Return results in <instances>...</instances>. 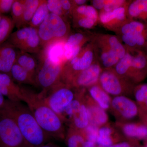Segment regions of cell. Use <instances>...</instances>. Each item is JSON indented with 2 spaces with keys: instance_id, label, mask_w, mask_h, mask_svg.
I'll return each mask as SVG.
<instances>
[{
  "instance_id": "cell-26",
  "label": "cell",
  "mask_w": 147,
  "mask_h": 147,
  "mask_svg": "<svg viewBox=\"0 0 147 147\" xmlns=\"http://www.w3.org/2000/svg\"><path fill=\"white\" fill-rule=\"evenodd\" d=\"M42 0H25L23 16L16 28L18 29L28 26Z\"/></svg>"
},
{
  "instance_id": "cell-43",
  "label": "cell",
  "mask_w": 147,
  "mask_h": 147,
  "mask_svg": "<svg viewBox=\"0 0 147 147\" xmlns=\"http://www.w3.org/2000/svg\"><path fill=\"white\" fill-rule=\"evenodd\" d=\"M95 144L86 140L80 147H95Z\"/></svg>"
},
{
  "instance_id": "cell-13",
  "label": "cell",
  "mask_w": 147,
  "mask_h": 147,
  "mask_svg": "<svg viewBox=\"0 0 147 147\" xmlns=\"http://www.w3.org/2000/svg\"><path fill=\"white\" fill-rule=\"evenodd\" d=\"M71 18L75 28L92 29L98 22V13L97 10L92 5H84L73 8Z\"/></svg>"
},
{
  "instance_id": "cell-15",
  "label": "cell",
  "mask_w": 147,
  "mask_h": 147,
  "mask_svg": "<svg viewBox=\"0 0 147 147\" xmlns=\"http://www.w3.org/2000/svg\"><path fill=\"white\" fill-rule=\"evenodd\" d=\"M94 35L79 32L69 35L64 45V56L66 61L75 57L82 48L92 39Z\"/></svg>"
},
{
  "instance_id": "cell-39",
  "label": "cell",
  "mask_w": 147,
  "mask_h": 147,
  "mask_svg": "<svg viewBox=\"0 0 147 147\" xmlns=\"http://www.w3.org/2000/svg\"><path fill=\"white\" fill-rule=\"evenodd\" d=\"M105 0H93L91 1L92 6L96 10L101 11L105 5Z\"/></svg>"
},
{
  "instance_id": "cell-32",
  "label": "cell",
  "mask_w": 147,
  "mask_h": 147,
  "mask_svg": "<svg viewBox=\"0 0 147 147\" xmlns=\"http://www.w3.org/2000/svg\"><path fill=\"white\" fill-rule=\"evenodd\" d=\"M15 26L11 18L4 15L0 22V46L7 40Z\"/></svg>"
},
{
  "instance_id": "cell-19",
  "label": "cell",
  "mask_w": 147,
  "mask_h": 147,
  "mask_svg": "<svg viewBox=\"0 0 147 147\" xmlns=\"http://www.w3.org/2000/svg\"><path fill=\"white\" fill-rule=\"evenodd\" d=\"M85 102L88 113L89 124L100 127L108 123V117L106 111L98 106L88 94L85 95Z\"/></svg>"
},
{
  "instance_id": "cell-30",
  "label": "cell",
  "mask_w": 147,
  "mask_h": 147,
  "mask_svg": "<svg viewBox=\"0 0 147 147\" xmlns=\"http://www.w3.org/2000/svg\"><path fill=\"white\" fill-rule=\"evenodd\" d=\"M66 136L67 147H80L86 141L82 131L69 127Z\"/></svg>"
},
{
  "instance_id": "cell-36",
  "label": "cell",
  "mask_w": 147,
  "mask_h": 147,
  "mask_svg": "<svg viewBox=\"0 0 147 147\" xmlns=\"http://www.w3.org/2000/svg\"><path fill=\"white\" fill-rule=\"evenodd\" d=\"M99 127L89 124V125L82 130L87 141L96 144Z\"/></svg>"
},
{
  "instance_id": "cell-12",
  "label": "cell",
  "mask_w": 147,
  "mask_h": 147,
  "mask_svg": "<svg viewBox=\"0 0 147 147\" xmlns=\"http://www.w3.org/2000/svg\"><path fill=\"white\" fill-rule=\"evenodd\" d=\"M110 110L117 120V122H128L139 115V108L136 102L125 96L112 98Z\"/></svg>"
},
{
  "instance_id": "cell-22",
  "label": "cell",
  "mask_w": 147,
  "mask_h": 147,
  "mask_svg": "<svg viewBox=\"0 0 147 147\" xmlns=\"http://www.w3.org/2000/svg\"><path fill=\"white\" fill-rule=\"evenodd\" d=\"M127 13L129 20L147 22V0L130 1Z\"/></svg>"
},
{
  "instance_id": "cell-11",
  "label": "cell",
  "mask_w": 147,
  "mask_h": 147,
  "mask_svg": "<svg viewBox=\"0 0 147 147\" xmlns=\"http://www.w3.org/2000/svg\"><path fill=\"white\" fill-rule=\"evenodd\" d=\"M0 147H28L14 120L0 113Z\"/></svg>"
},
{
  "instance_id": "cell-2",
  "label": "cell",
  "mask_w": 147,
  "mask_h": 147,
  "mask_svg": "<svg viewBox=\"0 0 147 147\" xmlns=\"http://www.w3.org/2000/svg\"><path fill=\"white\" fill-rule=\"evenodd\" d=\"M0 113L13 119L28 147H37L46 144L51 138L41 128L27 105L21 102L7 99Z\"/></svg>"
},
{
  "instance_id": "cell-27",
  "label": "cell",
  "mask_w": 147,
  "mask_h": 147,
  "mask_svg": "<svg viewBox=\"0 0 147 147\" xmlns=\"http://www.w3.org/2000/svg\"><path fill=\"white\" fill-rule=\"evenodd\" d=\"M9 75L19 84L35 85L34 77L16 63L11 67Z\"/></svg>"
},
{
  "instance_id": "cell-45",
  "label": "cell",
  "mask_w": 147,
  "mask_h": 147,
  "mask_svg": "<svg viewBox=\"0 0 147 147\" xmlns=\"http://www.w3.org/2000/svg\"><path fill=\"white\" fill-rule=\"evenodd\" d=\"M142 107L146 108V109L147 110V100L145 101L144 103V104H143V105H142Z\"/></svg>"
},
{
  "instance_id": "cell-28",
  "label": "cell",
  "mask_w": 147,
  "mask_h": 147,
  "mask_svg": "<svg viewBox=\"0 0 147 147\" xmlns=\"http://www.w3.org/2000/svg\"><path fill=\"white\" fill-rule=\"evenodd\" d=\"M15 63L28 71L35 78L37 68L36 61L30 53L20 51L17 53Z\"/></svg>"
},
{
  "instance_id": "cell-42",
  "label": "cell",
  "mask_w": 147,
  "mask_h": 147,
  "mask_svg": "<svg viewBox=\"0 0 147 147\" xmlns=\"http://www.w3.org/2000/svg\"><path fill=\"white\" fill-rule=\"evenodd\" d=\"M6 100L3 96L0 93V110L2 109L5 105Z\"/></svg>"
},
{
  "instance_id": "cell-47",
  "label": "cell",
  "mask_w": 147,
  "mask_h": 147,
  "mask_svg": "<svg viewBox=\"0 0 147 147\" xmlns=\"http://www.w3.org/2000/svg\"></svg>"
},
{
  "instance_id": "cell-37",
  "label": "cell",
  "mask_w": 147,
  "mask_h": 147,
  "mask_svg": "<svg viewBox=\"0 0 147 147\" xmlns=\"http://www.w3.org/2000/svg\"><path fill=\"white\" fill-rule=\"evenodd\" d=\"M130 1L125 0H105V5L100 11L109 12L127 5Z\"/></svg>"
},
{
  "instance_id": "cell-23",
  "label": "cell",
  "mask_w": 147,
  "mask_h": 147,
  "mask_svg": "<svg viewBox=\"0 0 147 147\" xmlns=\"http://www.w3.org/2000/svg\"><path fill=\"white\" fill-rule=\"evenodd\" d=\"M88 95L98 106L105 111L110 109L112 98L98 84L86 89Z\"/></svg>"
},
{
  "instance_id": "cell-48",
  "label": "cell",
  "mask_w": 147,
  "mask_h": 147,
  "mask_svg": "<svg viewBox=\"0 0 147 147\" xmlns=\"http://www.w3.org/2000/svg\"></svg>"
},
{
  "instance_id": "cell-41",
  "label": "cell",
  "mask_w": 147,
  "mask_h": 147,
  "mask_svg": "<svg viewBox=\"0 0 147 147\" xmlns=\"http://www.w3.org/2000/svg\"><path fill=\"white\" fill-rule=\"evenodd\" d=\"M110 147H130V146L128 143L124 142L112 145Z\"/></svg>"
},
{
  "instance_id": "cell-14",
  "label": "cell",
  "mask_w": 147,
  "mask_h": 147,
  "mask_svg": "<svg viewBox=\"0 0 147 147\" xmlns=\"http://www.w3.org/2000/svg\"><path fill=\"white\" fill-rule=\"evenodd\" d=\"M102 70L100 64L96 59L88 68L73 77L67 84L75 90L88 88L98 84Z\"/></svg>"
},
{
  "instance_id": "cell-38",
  "label": "cell",
  "mask_w": 147,
  "mask_h": 147,
  "mask_svg": "<svg viewBox=\"0 0 147 147\" xmlns=\"http://www.w3.org/2000/svg\"><path fill=\"white\" fill-rule=\"evenodd\" d=\"M14 0H0V14L8 13L11 10Z\"/></svg>"
},
{
  "instance_id": "cell-18",
  "label": "cell",
  "mask_w": 147,
  "mask_h": 147,
  "mask_svg": "<svg viewBox=\"0 0 147 147\" xmlns=\"http://www.w3.org/2000/svg\"><path fill=\"white\" fill-rule=\"evenodd\" d=\"M0 93L11 101H22L21 86L16 84L9 74L0 73Z\"/></svg>"
},
{
  "instance_id": "cell-20",
  "label": "cell",
  "mask_w": 147,
  "mask_h": 147,
  "mask_svg": "<svg viewBox=\"0 0 147 147\" xmlns=\"http://www.w3.org/2000/svg\"><path fill=\"white\" fill-rule=\"evenodd\" d=\"M17 55L16 48L6 41L0 46V73L9 75Z\"/></svg>"
},
{
  "instance_id": "cell-29",
  "label": "cell",
  "mask_w": 147,
  "mask_h": 147,
  "mask_svg": "<svg viewBox=\"0 0 147 147\" xmlns=\"http://www.w3.org/2000/svg\"><path fill=\"white\" fill-rule=\"evenodd\" d=\"M117 133L115 128L108 123L100 127L96 143L101 147H110L113 145V135Z\"/></svg>"
},
{
  "instance_id": "cell-6",
  "label": "cell",
  "mask_w": 147,
  "mask_h": 147,
  "mask_svg": "<svg viewBox=\"0 0 147 147\" xmlns=\"http://www.w3.org/2000/svg\"><path fill=\"white\" fill-rule=\"evenodd\" d=\"M115 33L127 48L147 53V22L129 20Z\"/></svg>"
},
{
  "instance_id": "cell-9",
  "label": "cell",
  "mask_w": 147,
  "mask_h": 147,
  "mask_svg": "<svg viewBox=\"0 0 147 147\" xmlns=\"http://www.w3.org/2000/svg\"><path fill=\"white\" fill-rule=\"evenodd\" d=\"M6 42L27 53H38L42 50L37 29L30 26L18 29L12 33Z\"/></svg>"
},
{
  "instance_id": "cell-7",
  "label": "cell",
  "mask_w": 147,
  "mask_h": 147,
  "mask_svg": "<svg viewBox=\"0 0 147 147\" xmlns=\"http://www.w3.org/2000/svg\"><path fill=\"white\" fill-rule=\"evenodd\" d=\"M96 59L92 39L82 48L75 57L66 62L62 72L61 82L68 84L73 77L88 68Z\"/></svg>"
},
{
  "instance_id": "cell-5",
  "label": "cell",
  "mask_w": 147,
  "mask_h": 147,
  "mask_svg": "<svg viewBox=\"0 0 147 147\" xmlns=\"http://www.w3.org/2000/svg\"><path fill=\"white\" fill-rule=\"evenodd\" d=\"M42 54L41 63L37 68L35 82V86L42 89L40 93L44 95L61 82L66 61L53 59L42 53Z\"/></svg>"
},
{
  "instance_id": "cell-1",
  "label": "cell",
  "mask_w": 147,
  "mask_h": 147,
  "mask_svg": "<svg viewBox=\"0 0 147 147\" xmlns=\"http://www.w3.org/2000/svg\"><path fill=\"white\" fill-rule=\"evenodd\" d=\"M22 101L25 102L37 122L51 138L63 139L65 137L63 122L45 101L40 93H37L21 86Z\"/></svg>"
},
{
  "instance_id": "cell-33",
  "label": "cell",
  "mask_w": 147,
  "mask_h": 147,
  "mask_svg": "<svg viewBox=\"0 0 147 147\" xmlns=\"http://www.w3.org/2000/svg\"><path fill=\"white\" fill-rule=\"evenodd\" d=\"M25 0H14L11 7V19L16 27L21 21L25 8Z\"/></svg>"
},
{
  "instance_id": "cell-34",
  "label": "cell",
  "mask_w": 147,
  "mask_h": 147,
  "mask_svg": "<svg viewBox=\"0 0 147 147\" xmlns=\"http://www.w3.org/2000/svg\"><path fill=\"white\" fill-rule=\"evenodd\" d=\"M133 92L137 103L142 106L147 100V84H140L135 86Z\"/></svg>"
},
{
  "instance_id": "cell-46",
  "label": "cell",
  "mask_w": 147,
  "mask_h": 147,
  "mask_svg": "<svg viewBox=\"0 0 147 147\" xmlns=\"http://www.w3.org/2000/svg\"><path fill=\"white\" fill-rule=\"evenodd\" d=\"M4 15L3 14H0V22L1 21L2 19L3 16Z\"/></svg>"
},
{
  "instance_id": "cell-44",
  "label": "cell",
  "mask_w": 147,
  "mask_h": 147,
  "mask_svg": "<svg viewBox=\"0 0 147 147\" xmlns=\"http://www.w3.org/2000/svg\"><path fill=\"white\" fill-rule=\"evenodd\" d=\"M37 147H58L55 145L53 144H45L42 145V146H40Z\"/></svg>"
},
{
  "instance_id": "cell-17",
  "label": "cell",
  "mask_w": 147,
  "mask_h": 147,
  "mask_svg": "<svg viewBox=\"0 0 147 147\" xmlns=\"http://www.w3.org/2000/svg\"><path fill=\"white\" fill-rule=\"evenodd\" d=\"M96 58L102 69H111L120 59L110 47L102 41L98 35L92 38Z\"/></svg>"
},
{
  "instance_id": "cell-21",
  "label": "cell",
  "mask_w": 147,
  "mask_h": 147,
  "mask_svg": "<svg viewBox=\"0 0 147 147\" xmlns=\"http://www.w3.org/2000/svg\"><path fill=\"white\" fill-rule=\"evenodd\" d=\"M118 129L126 137L136 139H145L147 137V125L135 123L117 122Z\"/></svg>"
},
{
  "instance_id": "cell-31",
  "label": "cell",
  "mask_w": 147,
  "mask_h": 147,
  "mask_svg": "<svg viewBox=\"0 0 147 147\" xmlns=\"http://www.w3.org/2000/svg\"><path fill=\"white\" fill-rule=\"evenodd\" d=\"M49 13L50 12L47 7V1L42 0V2L29 23L28 26L37 29Z\"/></svg>"
},
{
  "instance_id": "cell-10",
  "label": "cell",
  "mask_w": 147,
  "mask_h": 147,
  "mask_svg": "<svg viewBox=\"0 0 147 147\" xmlns=\"http://www.w3.org/2000/svg\"><path fill=\"white\" fill-rule=\"evenodd\" d=\"M98 84L108 94L114 96H125L134 91V84L119 76L112 69H102Z\"/></svg>"
},
{
  "instance_id": "cell-4",
  "label": "cell",
  "mask_w": 147,
  "mask_h": 147,
  "mask_svg": "<svg viewBox=\"0 0 147 147\" xmlns=\"http://www.w3.org/2000/svg\"><path fill=\"white\" fill-rule=\"evenodd\" d=\"M42 50L55 42L65 41L70 32L67 20L49 13L38 28Z\"/></svg>"
},
{
  "instance_id": "cell-16",
  "label": "cell",
  "mask_w": 147,
  "mask_h": 147,
  "mask_svg": "<svg viewBox=\"0 0 147 147\" xmlns=\"http://www.w3.org/2000/svg\"><path fill=\"white\" fill-rule=\"evenodd\" d=\"M128 4L109 12L100 11L98 22L105 28L115 32L129 20L127 13Z\"/></svg>"
},
{
  "instance_id": "cell-35",
  "label": "cell",
  "mask_w": 147,
  "mask_h": 147,
  "mask_svg": "<svg viewBox=\"0 0 147 147\" xmlns=\"http://www.w3.org/2000/svg\"><path fill=\"white\" fill-rule=\"evenodd\" d=\"M47 4L50 13L60 16L66 20H68L62 7L60 0H47Z\"/></svg>"
},
{
  "instance_id": "cell-8",
  "label": "cell",
  "mask_w": 147,
  "mask_h": 147,
  "mask_svg": "<svg viewBox=\"0 0 147 147\" xmlns=\"http://www.w3.org/2000/svg\"><path fill=\"white\" fill-rule=\"evenodd\" d=\"M76 90L60 82L43 96L49 107L60 117L66 108L74 99Z\"/></svg>"
},
{
  "instance_id": "cell-24",
  "label": "cell",
  "mask_w": 147,
  "mask_h": 147,
  "mask_svg": "<svg viewBox=\"0 0 147 147\" xmlns=\"http://www.w3.org/2000/svg\"><path fill=\"white\" fill-rule=\"evenodd\" d=\"M85 96L83 102L79 110L74 114L69 124L70 127H72L80 131H82L89 124V118L85 102Z\"/></svg>"
},
{
  "instance_id": "cell-25",
  "label": "cell",
  "mask_w": 147,
  "mask_h": 147,
  "mask_svg": "<svg viewBox=\"0 0 147 147\" xmlns=\"http://www.w3.org/2000/svg\"><path fill=\"white\" fill-rule=\"evenodd\" d=\"M100 39L110 47L119 59H122L126 53V48L117 36L110 34L98 35Z\"/></svg>"
},
{
  "instance_id": "cell-3",
  "label": "cell",
  "mask_w": 147,
  "mask_h": 147,
  "mask_svg": "<svg viewBox=\"0 0 147 147\" xmlns=\"http://www.w3.org/2000/svg\"><path fill=\"white\" fill-rule=\"evenodd\" d=\"M126 48L125 55L114 67L113 70L134 84L139 83L147 74V55L143 51Z\"/></svg>"
},
{
  "instance_id": "cell-40",
  "label": "cell",
  "mask_w": 147,
  "mask_h": 147,
  "mask_svg": "<svg viewBox=\"0 0 147 147\" xmlns=\"http://www.w3.org/2000/svg\"><path fill=\"white\" fill-rule=\"evenodd\" d=\"M88 1L86 0H72L71 3L74 7L84 5Z\"/></svg>"
}]
</instances>
